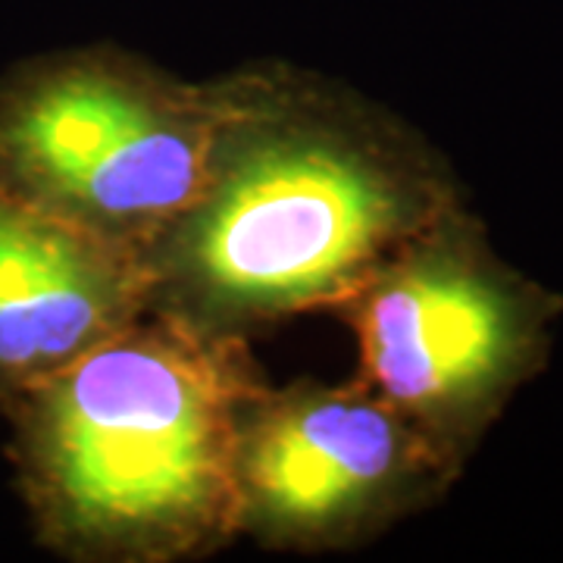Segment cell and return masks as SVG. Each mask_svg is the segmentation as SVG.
Here are the masks:
<instances>
[{
  "label": "cell",
  "mask_w": 563,
  "mask_h": 563,
  "mask_svg": "<svg viewBox=\"0 0 563 563\" xmlns=\"http://www.w3.org/2000/svg\"><path fill=\"white\" fill-rule=\"evenodd\" d=\"M213 81L201 179L139 254L147 313L247 342L332 313L463 185L420 129L347 81L282 60Z\"/></svg>",
  "instance_id": "1"
},
{
  "label": "cell",
  "mask_w": 563,
  "mask_h": 563,
  "mask_svg": "<svg viewBox=\"0 0 563 563\" xmlns=\"http://www.w3.org/2000/svg\"><path fill=\"white\" fill-rule=\"evenodd\" d=\"M563 295L504 261L463 203L391 251L332 317L354 332L357 379L457 470L551 357Z\"/></svg>",
  "instance_id": "3"
},
{
  "label": "cell",
  "mask_w": 563,
  "mask_h": 563,
  "mask_svg": "<svg viewBox=\"0 0 563 563\" xmlns=\"http://www.w3.org/2000/svg\"><path fill=\"white\" fill-rule=\"evenodd\" d=\"M213 129V81L117 44L51 51L0 79V188L141 254L188 203Z\"/></svg>",
  "instance_id": "4"
},
{
  "label": "cell",
  "mask_w": 563,
  "mask_h": 563,
  "mask_svg": "<svg viewBox=\"0 0 563 563\" xmlns=\"http://www.w3.org/2000/svg\"><path fill=\"white\" fill-rule=\"evenodd\" d=\"M263 383L247 342L144 313L25 388L0 417L35 542L73 563H185L239 539L235 426Z\"/></svg>",
  "instance_id": "2"
},
{
  "label": "cell",
  "mask_w": 563,
  "mask_h": 563,
  "mask_svg": "<svg viewBox=\"0 0 563 563\" xmlns=\"http://www.w3.org/2000/svg\"><path fill=\"white\" fill-rule=\"evenodd\" d=\"M461 476L357 376L339 385L263 383L239 410V536L269 551L363 548L435 507Z\"/></svg>",
  "instance_id": "5"
},
{
  "label": "cell",
  "mask_w": 563,
  "mask_h": 563,
  "mask_svg": "<svg viewBox=\"0 0 563 563\" xmlns=\"http://www.w3.org/2000/svg\"><path fill=\"white\" fill-rule=\"evenodd\" d=\"M144 313L135 251L0 188V413Z\"/></svg>",
  "instance_id": "6"
}]
</instances>
